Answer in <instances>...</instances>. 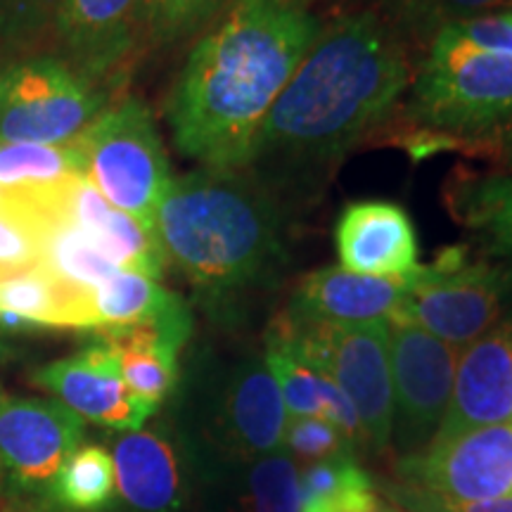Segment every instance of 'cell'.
<instances>
[{
  "label": "cell",
  "instance_id": "obj_38",
  "mask_svg": "<svg viewBox=\"0 0 512 512\" xmlns=\"http://www.w3.org/2000/svg\"><path fill=\"white\" fill-rule=\"evenodd\" d=\"M377 512H399V510H396L394 505H384V503H382L380 510H377Z\"/></svg>",
  "mask_w": 512,
  "mask_h": 512
},
{
  "label": "cell",
  "instance_id": "obj_7",
  "mask_svg": "<svg viewBox=\"0 0 512 512\" xmlns=\"http://www.w3.org/2000/svg\"><path fill=\"white\" fill-rule=\"evenodd\" d=\"M512 268L472 259L465 245L448 247L432 264L408 273V292L389 323H408L463 349L501 323Z\"/></svg>",
  "mask_w": 512,
  "mask_h": 512
},
{
  "label": "cell",
  "instance_id": "obj_42",
  "mask_svg": "<svg viewBox=\"0 0 512 512\" xmlns=\"http://www.w3.org/2000/svg\"><path fill=\"white\" fill-rule=\"evenodd\" d=\"M396 510H399V508H396ZM399 512H406V510H399Z\"/></svg>",
  "mask_w": 512,
  "mask_h": 512
},
{
  "label": "cell",
  "instance_id": "obj_9",
  "mask_svg": "<svg viewBox=\"0 0 512 512\" xmlns=\"http://www.w3.org/2000/svg\"><path fill=\"white\" fill-rule=\"evenodd\" d=\"M389 325L394 434L401 456L420 453L437 434L453 392L458 351L408 323Z\"/></svg>",
  "mask_w": 512,
  "mask_h": 512
},
{
  "label": "cell",
  "instance_id": "obj_2",
  "mask_svg": "<svg viewBox=\"0 0 512 512\" xmlns=\"http://www.w3.org/2000/svg\"><path fill=\"white\" fill-rule=\"evenodd\" d=\"M406 38L375 12L320 27L254 145L256 178L290 181L335 164L392 112L411 86Z\"/></svg>",
  "mask_w": 512,
  "mask_h": 512
},
{
  "label": "cell",
  "instance_id": "obj_24",
  "mask_svg": "<svg viewBox=\"0 0 512 512\" xmlns=\"http://www.w3.org/2000/svg\"><path fill=\"white\" fill-rule=\"evenodd\" d=\"M446 204L486 252L512 261V174H463L446 185Z\"/></svg>",
  "mask_w": 512,
  "mask_h": 512
},
{
  "label": "cell",
  "instance_id": "obj_40",
  "mask_svg": "<svg viewBox=\"0 0 512 512\" xmlns=\"http://www.w3.org/2000/svg\"><path fill=\"white\" fill-rule=\"evenodd\" d=\"M0 399H5V392H3V387H0Z\"/></svg>",
  "mask_w": 512,
  "mask_h": 512
},
{
  "label": "cell",
  "instance_id": "obj_5",
  "mask_svg": "<svg viewBox=\"0 0 512 512\" xmlns=\"http://www.w3.org/2000/svg\"><path fill=\"white\" fill-rule=\"evenodd\" d=\"M266 344L330 375L347 394L373 451H387L394 434V387L389 363V325H323L285 313L273 323Z\"/></svg>",
  "mask_w": 512,
  "mask_h": 512
},
{
  "label": "cell",
  "instance_id": "obj_19",
  "mask_svg": "<svg viewBox=\"0 0 512 512\" xmlns=\"http://www.w3.org/2000/svg\"><path fill=\"white\" fill-rule=\"evenodd\" d=\"M117 496L136 512H176L185 486L181 460L157 430L121 432L112 444Z\"/></svg>",
  "mask_w": 512,
  "mask_h": 512
},
{
  "label": "cell",
  "instance_id": "obj_20",
  "mask_svg": "<svg viewBox=\"0 0 512 512\" xmlns=\"http://www.w3.org/2000/svg\"><path fill=\"white\" fill-rule=\"evenodd\" d=\"M72 176L48 188H0V280L43 264L50 233L69 219Z\"/></svg>",
  "mask_w": 512,
  "mask_h": 512
},
{
  "label": "cell",
  "instance_id": "obj_35",
  "mask_svg": "<svg viewBox=\"0 0 512 512\" xmlns=\"http://www.w3.org/2000/svg\"><path fill=\"white\" fill-rule=\"evenodd\" d=\"M394 508L406 512H512V498H489V501H456V498L434 496L413 486L399 484L389 491Z\"/></svg>",
  "mask_w": 512,
  "mask_h": 512
},
{
  "label": "cell",
  "instance_id": "obj_33",
  "mask_svg": "<svg viewBox=\"0 0 512 512\" xmlns=\"http://www.w3.org/2000/svg\"><path fill=\"white\" fill-rule=\"evenodd\" d=\"M283 448L297 460L320 463L339 456H356V446L325 418H287Z\"/></svg>",
  "mask_w": 512,
  "mask_h": 512
},
{
  "label": "cell",
  "instance_id": "obj_11",
  "mask_svg": "<svg viewBox=\"0 0 512 512\" xmlns=\"http://www.w3.org/2000/svg\"><path fill=\"white\" fill-rule=\"evenodd\" d=\"M86 420L55 399H0V463L17 489L48 496L60 467L83 444Z\"/></svg>",
  "mask_w": 512,
  "mask_h": 512
},
{
  "label": "cell",
  "instance_id": "obj_10",
  "mask_svg": "<svg viewBox=\"0 0 512 512\" xmlns=\"http://www.w3.org/2000/svg\"><path fill=\"white\" fill-rule=\"evenodd\" d=\"M401 484L456 501L512 498V422L467 430L401 456Z\"/></svg>",
  "mask_w": 512,
  "mask_h": 512
},
{
  "label": "cell",
  "instance_id": "obj_16",
  "mask_svg": "<svg viewBox=\"0 0 512 512\" xmlns=\"http://www.w3.org/2000/svg\"><path fill=\"white\" fill-rule=\"evenodd\" d=\"M339 266L375 278H403L420 266L418 233L401 204L358 200L335 223Z\"/></svg>",
  "mask_w": 512,
  "mask_h": 512
},
{
  "label": "cell",
  "instance_id": "obj_25",
  "mask_svg": "<svg viewBox=\"0 0 512 512\" xmlns=\"http://www.w3.org/2000/svg\"><path fill=\"white\" fill-rule=\"evenodd\" d=\"M302 512H377L384 503L356 456L306 465L299 472Z\"/></svg>",
  "mask_w": 512,
  "mask_h": 512
},
{
  "label": "cell",
  "instance_id": "obj_28",
  "mask_svg": "<svg viewBox=\"0 0 512 512\" xmlns=\"http://www.w3.org/2000/svg\"><path fill=\"white\" fill-rule=\"evenodd\" d=\"M299 467L287 451L249 460L238 512H302Z\"/></svg>",
  "mask_w": 512,
  "mask_h": 512
},
{
  "label": "cell",
  "instance_id": "obj_30",
  "mask_svg": "<svg viewBox=\"0 0 512 512\" xmlns=\"http://www.w3.org/2000/svg\"><path fill=\"white\" fill-rule=\"evenodd\" d=\"M41 266H46L64 283L83 287V290H95L117 271V266H112L72 221H62L50 233Z\"/></svg>",
  "mask_w": 512,
  "mask_h": 512
},
{
  "label": "cell",
  "instance_id": "obj_32",
  "mask_svg": "<svg viewBox=\"0 0 512 512\" xmlns=\"http://www.w3.org/2000/svg\"><path fill=\"white\" fill-rule=\"evenodd\" d=\"M266 366L278 382L287 418H323V373L266 344Z\"/></svg>",
  "mask_w": 512,
  "mask_h": 512
},
{
  "label": "cell",
  "instance_id": "obj_29",
  "mask_svg": "<svg viewBox=\"0 0 512 512\" xmlns=\"http://www.w3.org/2000/svg\"><path fill=\"white\" fill-rule=\"evenodd\" d=\"M387 22L403 38L430 41L441 27L512 8V0H384Z\"/></svg>",
  "mask_w": 512,
  "mask_h": 512
},
{
  "label": "cell",
  "instance_id": "obj_36",
  "mask_svg": "<svg viewBox=\"0 0 512 512\" xmlns=\"http://www.w3.org/2000/svg\"><path fill=\"white\" fill-rule=\"evenodd\" d=\"M460 34L491 53L512 57V15L505 12H486L463 22H453Z\"/></svg>",
  "mask_w": 512,
  "mask_h": 512
},
{
  "label": "cell",
  "instance_id": "obj_14",
  "mask_svg": "<svg viewBox=\"0 0 512 512\" xmlns=\"http://www.w3.org/2000/svg\"><path fill=\"white\" fill-rule=\"evenodd\" d=\"M512 422V323H498L458 351L453 392L432 441ZM430 441V444H432Z\"/></svg>",
  "mask_w": 512,
  "mask_h": 512
},
{
  "label": "cell",
  "instance_id": "obj_6",
  "mask_svg": "<svg viewBox=\"0 0 512 512\" xmlns=\"http://www.w3.org/2000/svg\"><path fill=\"white\" fill-rule=\"evenodd\" d=\"M74 145L93 188L114 209L155 228L157 209L174 178L150 107L138 98L121 100L107 107Z\"/></svg>",
  "mask_w": 512,
  "mask_h": 512
},
{
  "label": "cell",
  "instance_id": "obj_15",
  "mask_svg": "<svg viewBox=\"0 0 512 512\" xmlns=\"http://www.w3.org/2000/svg\"><path fill=\"white\" fill-rule=\"evenodd\" d=\"M50 29L62 60L100 86L121 72L143 36L140 0H62Z\"/></svg>",
  "mask_w": 512,
  "mask_h": 512
},
{
  "label": "cell",
  "instance_id": "obj_37",
  "mask_svg": "<svg viewBox=\"0 0 512 512\" xmlns=\"http://www.w3.org/2000/svg\"><path fill=\"white\" fill-rule=\"evenodd\" d=\"M5 335H8V332H5L3 325H0V354H5V351H8V349H5V344H3V337Z\"/></svg>",
  "mask_w": 512,
  "mask_h": 512
},
{
  "label": "cell",
  "instance_id": "obj_23",
  "mask_svg": "<svg viewBox=\"0 0 512 512\" xmlns=\"http://www.w3.org/2000/svg\"><path fill=\"white\" fill-rule=\"evenodd\" d=\"M93 337L102 339L114 351L126 387L140 399L159 406L174 392L178 354L188 339L152 323L102 328L95 330Z\"/></svg>",
  "mask_w": 512,
  "mask_h": 512
},
{
  "label": "cell",
  "instance_id": "obj_18",
  "mask_svg": "<svg viewBox=\"0 0 512 512\" xmlns=\"http://www.w3.org/2000/svg\"><path fill=\"white\" fill-rule=\"evenodd\" d=\"M69 219L86 233L93 247L121 271L143 273L162 280L166 254L155 228L136 216L114 209L86 176H79L69 192Z\"/></svg>",
  "mask_w": 512,
  "mask_h": 512
},
{
  "label": "cell",
  "instance_id": "obj_34",
  "mask_svg": "<svg viewBox=\"0 0 512 512\" xmlns=\"http://www.w3.org/2000/svg\"><path fill=\"white\" fill-rule=\"evenodd\" d=\"M62 0H0V41L27 43L53 27Z\"/></svg>",
  "mask_w": 512,
  "mask_h": 512
},
{
  "label": "cell",
  "instance_id": "obj_13",
  "mask_svg": "<svg viewBox=\"0 0 512 512\" xmlns=\"http://www.w3.org/2000/svg\"><path fill=\"white\" fill-rule=\"evenodd\" d=\"M287 411L278 382L259 354L228 370L214 396L211 432L228 458L249 463L283 451Z\"/></svg>",
  "mask_w": 512,
  "mask_h": 512
},
{
  "label": "cell",
  "instance_id": "obj_4",
  "mask_svg": "<svg viewBox=\"0 0 512 512\" xmlns=\"http://www.w3.org/2000/svg\"><path fill=\"white\" fill-rule=\"evenodd\" d=\"M408 112L446 138H501L512 131V57L475 46L453 24L430 38L413 76Z\"/></svg>",
  "mask_w": 512,
  "mask_h": 512
},
{
  "label": "cell",
  "instance_id": "obj_1",
  "mask_svg": "<svg viewBox=\"0 0 512 512\" xmlns=\"http://www.w3.org/2000/svg\"><path fill=\"white\" fill-rule=\"evenodd\" d=\"M318 31L302 0H233L195 43L166 102L178 150L204 169H247Z\"/></svg>",
  "mask_w": 512,
  "mask_h": 512
},
{
  "label": "cell",
  "instance_id": "obj_43",
  "mask_svg": "<svg viewBox=\"0 0 512 512\" xmlns=\"http://www.w3.org/2000/svg\"><path fill=\"white\" fill-rule=\"evenodd\" d=\"M302 3H306V0H302Z\"/></svg>",
  "mask_w": 512,
  "mask_h": 512
},
{
  "label": "cell",
  "instance_id": "obj_12",
  "mask_svg": "<svg viewBox=\"0 0 512 512\" xmlns=\"http://www.w3.org/2000/svg\"><path fill=\"white\" fill-rule=\"evenodd\" d=\"M34 384L81 420L114 432L143 430L157 411L155 403L143 401L126 387L117 356L98 337L76 354L38 368Z\"/></svg>",
  "mask_w": 512,
  "mask_h": 512
},
{
  "label": "cell",
  "instance_id": "obj_41",
  "mask_svg": "<svg viewBox=\"0 0 512 512\" xmlns=\"http://www.w3.org/2000/svg\"><path fill=\"white\" fill-rule=\"evenodd\" d=\"M508 12H510V15H512V8H508Z\"/></svg>",
  "mask_w": 512,
  "mask_h": 512
},
{
  "label": "cell",
  "instance_id": "obj_31",
  "mask_svg": "<svg viewBox=\"0 0 512 512\" xmlns=\"http://www.w3.org/2000/svg\"><path fill=\"white\" fill-rule=\"evenodd\" d=\"M233 0H140V29L150 43L166 46L200 34Z\"/></svg>",
  "mask_w": 512,
  "mask_h": 512
},
{
  "label": "cell",
  "instance_id": "obj_17",
  "mask_svg": "<svg viewBox=\"0 0 512 512\" xmlns=\"http://www.w3.org/2000/svg\"><path fill=\"white\" fill-rule=\"evenodd\" d=\"M406 292L408 275L375 278L328 266L309 273L297 285L287 313L323 325L389 323L399 313Z\"/></svg>",
  "mask_w": 512,
  "mask_h": 512
},
{
  "label": "cell",
  "instance_id": "obj_21",
  "mask_svg": "<svg viewBox=\"0 0 512 512\" xmlns=\"http://www.w3.org/2000/svg\"><path fill=\"white\" fill-rule=\"evenodd\" d=\"M0 325L12 335L19 330H95L91 290L57 278L46 266H36L0 280Z\"/></svg>",
  "mask_w": 512,
  "mask_h": 512
},
{
  "label": "cell",
  "instance_id": "obj_27",
  "mask_svg": "<svg viewBox=\"0 0 512 512\" xmlns=\"http://www.w3.org/2000/svg\"><path fill=\"white\" fill-rule=\"evenodd\" d=\"M83 176V155L72 145H0V188H48Z\"/></svg>",
  "mask_w": 512,
  "mask_h": 512
},
{
  "label": "cell",
  "instance_id": "obj_8",
  "mask_svg": "<svg viewBox=\"0 0 512 512\" xmlns=\"http://www.w3.org/2000/svg\"><path fill=\"white\" fill-rule=\"evenodd\" d=\"M105 110L102 88L62 57H31L0 72V145H72Z\"/></svg>",
  "mask_w": 512,
  "mask_h": 512
},
{
  "label": "cell",
  "instance_id": "obj_39",
  "mask_svg": "<svg viewBox=\"0 0 512 512\" xmlns=\"http://www.w3.org/2000/svg\"><path fill=\"white\" fill-rule=\"evenodd\" d=\"M3 475H5V472H3V463H0V482H3Z\"/></svg>",
  "mask_w": 512,
  "mask_h": 512
},
{
  "label": "cell",
  "instance_id": "obj_3",
  "mask_svg": "<svg viewBox=\"0 0 512 512\" xmlns=\"http://www.w3.org/2000/svg\"><path fill=\"white\" fill-rule=\"evenodd\" d=\"M166 254L211 302L252 290L285 264V221L268 185L245 169L171 181L155 216Z\"/></svg>",
  "mask_w": 512,
  "mask_h": 512
},
{
  "label": "cell",
  "instance_id": "obj_22",
  "mask_svg": "<svg viewBox=\"0 0 512 512\" xmlns=\"http://www.w3.org/2000/svg\"><path fill=\"white\" fill-rule=\"evenodd\" d=\"M91 306L95 330L152 323L176 332L183 339L192 335L188 304L178 294L166 290L159 280L143 273L117 268L105 283L91 290Z\"/></svg>",
  "mask_w": 512,
  "mask_h": 512
},
{
  "label": "cell",
  "instance_id": "obj_26",
  "mask_svg": "<svg viewBox=\"0 0 512 512\" xmlns=\"http://www.w3.org/2000/svg\"><path fill=\"white\" fill-rule=\"evenodd\" d=\"M117 496L112 453L105 446L81 444L60 467L48 496L64 512H102Z\"/></svg>",
  "mask_w": 512,
  "mask_h": 512
}]
</instances>
